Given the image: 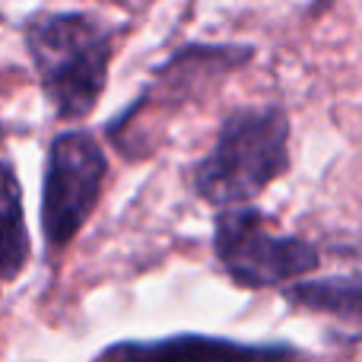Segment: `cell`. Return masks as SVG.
<instances>
[{
	"instance_id": "6da1fadb",
	"label": "cell",
	"mask_w": 362,
	"mask_h": 362,
	"mask_svg": "<svg viewBox=\"0 0 362 362\" xmlns=\"http://www.w3.org/2000/svg\"><path fill=\"white\" fill-rule=\"evenodd\" d=\"M283 105H245L223 118L213 150L191 169V191L219 206L251 204L293 165Z\"/></svg>"
},
{
	"instance_id": "7a4b0ae2",
	"label": "cell",
	"mask_w": 362,
	"mask_h": 362,
	"mask_svg": "<svg viewBox=\"0 0 362 362\" xmlns=\"http://www.w3.org/2000/svg\"><path fill=\"white\" fill-rule=\"evenodd\" d=\"M25 45L57 118H86L108 83L115 51L112 25L89 13H38L25 25Z\"/></svg>"
},
{
	"instance_id": "3957f363",
	"label": "cell",
	"mask_w": 362,
	"mask_h": 362,
	"mask_svg": "<svg viewBox=\"0 0 362 362\" xmlns=\"http://www.w3.org/2000/svg\"><path fill=\"white\" fill-rule=\"evenodd\" d=\"M213 255L223 274L242 289L286 286L321 264V251L302 235L274 232L251 204L219 206L213 219Z\"/></svg>"
},
{
	"instance_id": "277c9868",
	"label": "cell",
	"mask_w": 362,
	"mask_h": 362,
	"mask_svg": "<svg viewBox=\"0 0 362 362\" xmlns=\"http://www.w3.org/2000/svg\"><path fill=\"white\" fill-rule=\"evenodd\" d=\"M108 159L89 131H64L51 140L42 185V232L48 248L70 245L102 197Z\"/></svg>"
},
{
	"instance_id": "5b68a950",
	"label": "cell",
	"mask_w": 362,
	"mask_h": 362,
	"mask_svg": "<svg viewBox=\"0 0 362 362\" xmlns=\"http://www.w3.org/2000/svg\"><path fill=\"white\" fill-rule=\"evenodd\" d=\"M283 299L299 312L327 321L331 340H340V344L362 340V270L315 276V280L302 276L283 286Z\"/></svg>"
},
{
	"instance_id": "8992f818",
	"label": "cell",
	"mask_w": 362,
	"mask_h": 362,
	"mask_svg": "<svg viewBox=\"0 0 362 362\" xmlns=\"http://www.w3.org/2000/svg\"><path fill=\"white\" fill-rule=\"evenodd\" d=\"M105 356H156V359H216V356H293V346L238 344L229 337H204V334H178L156 344H121L105 350Z\"/></svg>"
},
{
	"instance_id": "52a82bcc",
	"label": "cell",
	"mask_w": 362,
	"mask_h": 362,
	"mask_svg": "<svg viewBox=\"0 0 362 362\" xmlns=\"http://www.w3.org/2000/svg\"><path fill=\"white\" fill-rule=\"evenodd\" d=\"M29 261V232L23 219V194L6 156H0V283L23 274Z\"/></svg>"
}]
</instances>
